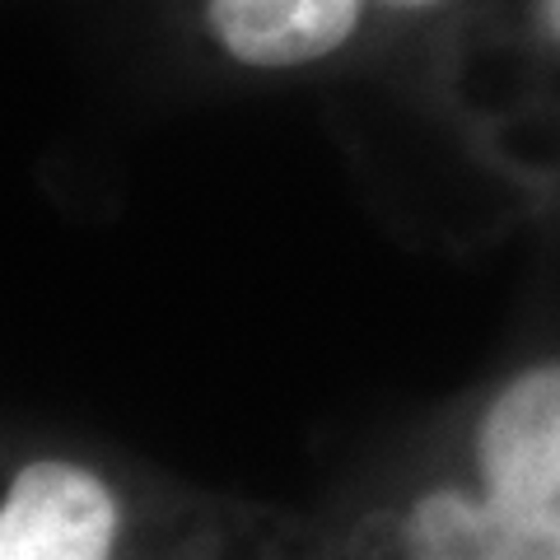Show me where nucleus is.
Here are the masks:
<instances>
[{
    "label": "nucleus",
    "mask_w": 560,
    "mask_h": 560,
    "mask_svg": "<svg viewBox=\"0 0 560 560\" xmlns=\"http://www.w3.org/2000/svg\"><path fill=\"white\" fill-rule=\"evenodd\" d=\"M467 477L537 560H560V360L500 383L471 425Z\"/></svg>",
    "instance_id": "1"
},
{
    "label": "nucleus",
    "mask_w": 560,
    "mask_h": 560,
    "mask_svg": "<svg viewBox=\"0 0 560 560\" xmlns=\"http://www.w3.org/2000/svg\"><path fill=\"white\" fill-rule=\"evenodd\" d=\"M121 537L117 490L70 458L24 463L0 500V560H113Z\"/></svg>",
    "instance_id": "2"
},
{
    "label": "nucleus",
    "mask_w": 560,
    "mask_h": 560,
    "mask_svg": "<svg viewBox=\"0 0 560 560\" xmlns=\"http://www.w3.org/2000/svg\"><path fill=\"white\" fill-rule=\"evenodd\" d=\"M383 560H537L471 477L416 486L364 523Z\"/></svg>",
    "instance_id": "3"
},
{
    "label": "nucleus",
    "mask_w": 560,
    "mask_h": 560,
    "mask_svg": "<svg viewBox=\"0 0 560 560\" xmlns=\"http://www.w3.org/2000/svg\"><path fill=\"white\" fill-rule=\"evenodd\" d=\"M364 0H210V33L243 66L280 70L337 51Z\"/></svg>",
    "instance_id": "4"
},
{
    "label": "nucleus",
    "mask_w": 560,
    "mask_h": 560,
    "mask_svg": "<svg viewBox=\"0 0 560 560\" xmlns=\"http://www.w3.org/2000/svg\"><path fill=\"white\" fill-rule=\"evenodd\" d=\"M383 5H401V10H416V5H434V0H383Z\"/></svg>",
    "instance_id": "5"
},
{
    "label": "nucleus",
    "mask_w": 560,
    "mask_h": 560,
    "mask_svg": "<svg viewBox=\"0 0 560 560\" xmlns=\"http://www.w3.org/2000/svg\"><path fill=\"white\" fill-rule=\"evenodd\" d=\"M547 14H551V24H556V33H560V0H547Z\"/></svg>",
    "instance_id": "6"
}]
</instances>
